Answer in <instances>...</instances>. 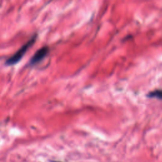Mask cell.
I'll return each mask as SVG.
<instances>
[{
  "mask_svg": "<svg viewBox=\"0 0 162 162\" xmlns=\"http://www.w3.org/2000/svg\"><path fill=\"white\" fill-rule=\"evenodd\" d=\"M35 39H36V35H34L31 39H29L24 45L21 47L12 57H11L7 60V62H6V65L9 66L14 65L19 62L27 51V50L34 44Z\"/></svg>",
  "mask_w": 162,
  "mask_h": 162,
  "instance_id": "obj_1",
  "label": "cell"
},
{
  "mask_svg": "<svg viewBox=\"0 0 162 162\" xmlns=\"http://www.w3.org/2000/svg\"><path fill=\"white\" fill-rule=\"evenodd\" d=\"M48 53H49L48 47L44 46L43 47H41V49L38 50L36 51V53L34 54V56L31 58V63L32 65H35L40 62L47 56Z\"/></svg>",
  "mask_w": 162,
  "mask_h": 162,
  "instance_id": "obj_2",
  "label": "cell"
},
{
  "mask_svg": "<svg viewBox=\"0 0 162 162\" xmlns=\"http://www.w3.org/2000/svg\"><path fill=\"white\" fill-rule=\"evenodd\" d=\"M148 96L150 98H157L162 99V90H154L149 93Z\"/></svg>",
  "mask_w": 162,
  "mask_h": 162,
  "instance_id": "obj_3",
  "label": "cell"
},
{
  "mask_svg": "<svg viewBox=\"0 0 162 162\" xmlns=\"http://www.w3.org/2000/svg\"><path fill=\"white\" fill-rule=\"evenodd\" d=\"M52 162H57V161H52Z\"/></svg>",
  "mask_w": 162,
  "mask_h": 162,
  "instance_id": "obj_4",
  "label": "cell"
}]
</instances>
